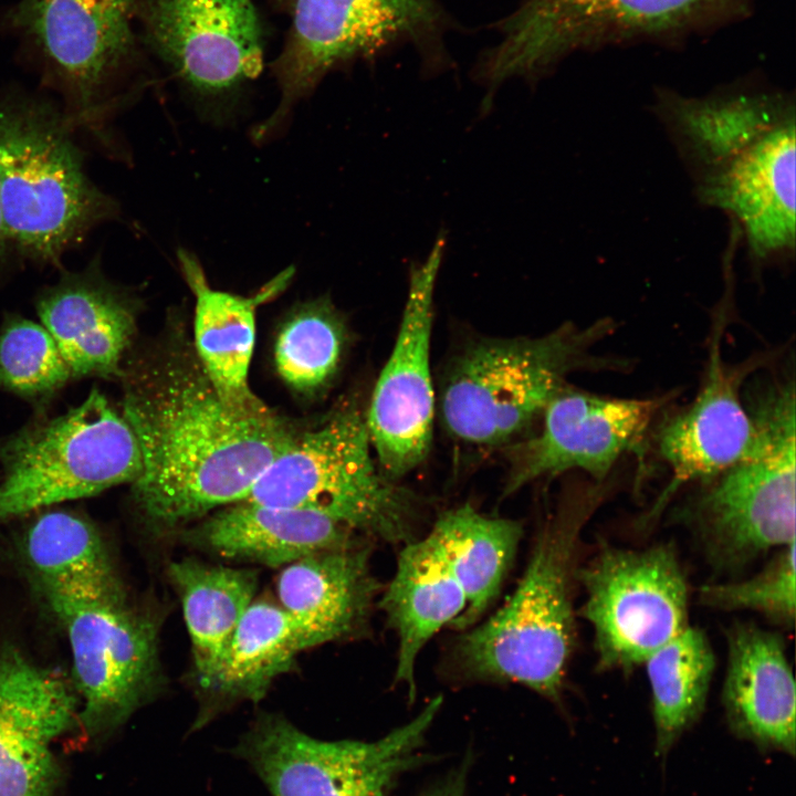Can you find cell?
I'll use <instances>...</instances> for the list:
<instances>
[{"label":"cell","mask_w":796,"mask_h":796,"mask_svg":"<svg viewBox=\"0 0 796 796\" xmlns=\"http://www.w3.org/2000/svg\"><path fill=\"white\" fill-rule=\"evenodd\" d=\"M119 378L122 415L142 460L133 500L156 527L244 501L294 436L275 413L247 417L231 409L186 345L130 357Z\"/></svg>","instance_id":"1"},{"label":"cell","mask_w":796,"mask_h":796,"mask_svg":"<svg viewBox=\"0 0 796 796\" xmlns=\"http://www.w3.org/2000/svg\"><path fill=\"white\" fill-rule=\"evenodd\" d=\"M611 489L610 478L565 489L541 524L512 596L455 645L454 662L464 677L517 682L561 701L576 637L572 582L579 538Z\"/></svg>","instance_id":"2"},{"label":"cell","mask_w":796,"mask_h":796,"mask_svg":"<svg viewBox=\"0 0 796 796\" xmlns=\"http://www.w3.org/2000/svg\"><path fill=\"white\" fill-rule=\"evenodd\" d=\"M76 126L51 100L0 91V201L13 252L40 265L61 259L118 205L88 177Z\"/></svg>","instance_id":"3"},{"label":"cell","mask_w":796,"mask_h":796,"mask_svg":"<svg viewBox=\"0 0 796 796\" xmlns=\"http://www.w3.org/2000/svg\"><path fill=\"white\" fill-rule=\"evenodd\" d=\"M616 328L612 318H600L584 327L564 323L538 337L471 342L453 357L441 381L444 429L475 448L509 447L541 419L569 374L628 370V360L593 352Z\"/></svg>","instance_id":"4"},{"label":"cell","mask_w":796,"mask_h":796,"mask_svg":"<svg viewBox=\"0 0 796 796\" xmlns=\"http://www.w3.org/2000/svg\"><path fill=\"white\" fill-rule=\"evenodd\" d=\"M744 400L757 427L753 451L696 484L673 514L719 573L741 570L796 540L794 373L756 379Z\"/></svg>","instance_id":"5"},{"label":"cell","mask_w":796,"mask_h":796,"mask_svg":"<svg viewBox=\"0 0 796 796\" xmlns=\"http://www.w3.org/2000/svg\"><path fill=\"white\" fill-rule=\"evenodd\" d=\"M366 419L355 407L294 433L244 501L328 516L389 543L413 540L418 503L387 479L371 455Z\"/></svg>","instance_id":"6"},{"label":"cell","mask_w":796,"mask_h":796,"mask_svg":"<svg viewBox=\"0 0 796 796\" xmlns=\"http://www.w3.org/2000/svg\"><path fill=\"white\" fill-rule=\"evenodd\" d=\"M140 468L130 427L94 387L78 406L0 440V524L132 484Z\"/></svg>","instance_id":"7"},{"label":"cell","mask_w":796,"mask_h":796,"mask_svg":"<svg viewBox=\"0 0 796 796\" xmlns=\"http://www.w3.org/2000/svg\"><path fill=\"white\" fill-rule=\"evenodd\" d=\"M752 0H522L481 75L495 85L533 77L578 50L672 41L751 14Z\"/></svg>","instance_id":"8"},{"label":"cell","mask_w":796,"mask_h":796,"mask_svg":"<svg viewBox=\"0 0 796 796\" xmlns=\"http://www.w3.org/2000/svg\"><path fill=\"white\" fill-rule=\"evenodd\" d=\"M33 585L69 640L78 724L92 737L114 732L159 690L156 620L126 593Z\"/></svg>","instance_id":"9"},{"label":"cell","mask_w":796,"mask_h":796,"mask_svg":"<svg viewBox=\"0 0 796 796\" xmlns=\"http://www.w3.org/2000/svg\"><path fill=\"white\" fill-rule=\"evenodd\" d=\"M433 699L413 720L374 742L323 741L283 716L263 714L233 753L272 796H388L422 762L421 747L440 706Z\"/></svg>","instance_id":"10"},{"label":"cell","mask_w":796,"mask_h":796,"mask_svg":"<svg viewBox=\"0 0 796 796\" xmlns=\"http://www.w3.org/2000/svg\"><path fill=\"white\" fill-rule=\"evenodd\" d=\"M576 579L586 593L578 615L593 627L601 672L633 670L690 626L688 584L672 543L601 544Z\"/></svg>","instance_id":"11"},{"label":"cell","mask_w":796,"mask_h":796,"mask_svg":"<svg viewBox=\"0 0 796 796\" xmlns=\"http://www.w3.org/2000/svg\"><path fill=\"white\" fill-rule=\"evenodd\" d=\"M734 292L732 286H725L714 310L700 390L689 406L667 417L653 432L656 450L671 475L637 520L639 530L653 526L682 488L709 481L747 457L755 447L757 427L744 405L743 384L773 355H753L736 364L723 359L722 336Z\"/></svg>","instance_id":"12"},{"label":"cell","mask_w":796,"mask_h":796,"mask_svg":"<svg viewBox=\"0 0 796 796\" xmlns=\"http://www.w3.org/2000/svg\"><path fill=\"white\" fill-rule=\"evenodd\" d=\"M136 0H21L11 24L40 52L76 127L98 128L109 85L133 49Z\"/></svg>","instance_id":"13"},{"label":"cell","mask_w":796,"mask_h":796,"mask_svg":"<svg viewBox=\"0 0 796 796\" xmlns=\"http://www.w3.org/2000/svg\"><path fill=\"white\" fill-rule=\"evenodd\" d=\"M671 398L604 397L566 385L546 406L538 432L507 447L504 494L570 470L603 482L628 453L641 468L651 426Z\"/></svg>","instance_id":"14"},{"label":"cell","mask_w":796,"mask_h":796,"mask_svg":"<svg viewBox=\"0 0 796 796\" xmlns=\"http://www.w3.org/2000/svg\"><path fill=\"white\" fill-rule=\"evenodd\" d=\"M446 241L441 232L426 261L410 268L396 342L365 417L380 471L391 481L422 463L431 448L436 408L430 367L433 294Z\"/></svg>","instance_id":"15"},{"label":"cell","mask_w":796,"mask_h":796,"mask_svg":"<svg viewBox=\"0 0 796 796\" xmlns=\"http://www.w3.org/2000/svg\"><path fill=\"white\" fill-rule=\"evenodd\" d=\"M438 20L432 0H294L292 33L275 67L281 102L255 137L263 139L276 129L291 106L335 64L423 34Z\"/></svg>","instance_id":"16"},{"label":"cell","mask_w":796,"mask_h":796,"mask_svg":"<svg viewBox=\"0 0 796 796\" xmlns=\"http://www.w3.org/2000/svg\"><path fill=\"white\" fill-rule=\"evenodd\" d=\"M144 19L153 46L203 98L227 96L262 70L251 0H146Z\"/></svg>","instance_id":"17"},{"label":"cell","mask_w":796,"mask_h":796,"mask_svg":"<svg viewBox=\"0 0 796 796\" xmlns=\"http://www.w3.org/2000/svg\"><path fill=\"white\" fill-rule=\"evenodd\" d=\"M72 682L13 646L0 648V796H55L53 743L78 723Z\"/></svg>","instance_id":"18"},{"label":"cell","mask_w":796,"mask_h":796,"mask_svg":"<svg viewBox=\"0 0 796 796\" xmlns=\"http://www.w3.org/2000/svg\"><path fill=\"white\" fill-rule=\"evenodd\" d=\"M795 117L718 172L695 182L700 203L727 213L741 230L751 266H786L795 256Z\"/></svg>","instance_id":"19"},{"label":"cell","mask_w":796,"mask_h":796,"mask_svg":"<svg viewBox=\"0 0 796 796\" xmlns=\"http://www.w3.org/2000/svg\"><path fill=\"white\" fill-rule=\"evenodd\" d=\"M653 111L698 182L795 117V100L792 93L745 82L700 97L658 88Z\"/></svg>","instance_id":"20"},{"label":"cell","mask_w":796,"mask_h":796,"mask_svg":"<svg viewBox=\"0 0 796 796\" xmlns=\"http://www.w3.org/2000/svg\"><path fill=\"white\" fill-rule=\"evenodd\" d=\"M35 307L72 379L121 377L136 332L138 300L104 275L97 258L43 287Z\"/></svg>","instance_id":"21"},{"label":"cell","mask_w":796,"mask_h":796,"mask_svg":"<svg viewBox=\"0 0 796 796\" xmlns=\"http://www.w3.org/2000/svg\"><path fill=\"white\" fill-rule=\"evenodd\" d=\"M722 705L730 732L763 754L795 756L796 685L783 637L752 622L725 630Z\"/></svg>","instance_id":"22"},{"label":"cell","mask_w":796,"mask_h":796,"mask_svg":"<svg viewBox=\"0 0 796 796\" xmlns=\"http://www.w3.org/2000/svg\"><path fill=\"white\" fill-rule=\"evenodd\" d=\"M177 258L196 300L193 350L208 378L235 412L247 417L273 415L249 386L255 313L261 303L284 290L293 276V269L287 268L258 294L248 297L212 289L192 252L179 249Z\"/></svg>","instance_id":"23"},{"label":"cell","mask_w":796,"mask_h":796,"mask_svg":"<svg viewBox=\"0 0 796 796\" xmlns=\"http://www.w3.org/2000/svg\"><path fill=\"white\" fill-rule=\"evenodd\" d=\"M363 544L329 549L284 566L276 590L280 606L301 629L307 648L354 637L369 618L381 586Z\"/></svg>","instance_id":"24"},{"label":"cell","mask_w":796,"mask_h":796,"mask_svg":"<svg viewBox=\"0 0 796 796\" xmlns=\"http://www.w3.org/2000/svg\"><path fill=\"white\" fill-rule=\"evenodd\" d=\"M354 534L318 513L241 501L209 516L189 541L224 558L280 567L354 545Z\"/></svg>","instance_id":"25"},{"label":"cell","mask_w":796,"mask_h":796,"mask_svg":"<svg viewBox=\"0 0 796 796\" xmlns=\"http://www.w3.org/2000/svg\"><path fill=\"white\" fill-rule=\"evenodd\" d=\"M379 607L398 636L395 682L407 685L413 699L421 649L443 626L454 627L467 608L461 586L428 535L406 543Z\"/></svg>","instance_id":"26"},{"label":"cell","mask_w":796,"mask_h":796,"mask_svg":"<svg viewBox=\"0 0 796 796\" xmlns=\"http://www.w3.org/2000/svg\"><path fill=\"white\" fill-rule=\"evenodd\" d=\"M168 576L181 601L190 636L197 682L209 692L238 625L254 601V570L175 561Z\"/></svg>","instance_id":"27"},{"label":"cell","mask_w":796,"mask_h":796,"mask_svg":"<svg viewBox=\"0 0 796 796\" xmlns=\"http://www.w3.org/2000/svg\"><path fill=\"white\" fill-rule=\"evenodd\" d=\"M522 525L464 504L440 514L428 536L461 586L467 608L454 627L472 626L498 597L522 537Z\"/></svg>","instance_id":"28"},{"label":"cell","mask_w":796,"mask_h":796,"mask_svg":"<svg viewBox=\"0 0 796 796\" xmlns=\"http://www.w3.org/2000/svg\"><path fill=\"white\" fill-rule=\"evenodd\" d=\"M21 553L32 583L116 595L125 586L96 525L71 510H49L25 530Z\"/></svg>","instance_id":"29"},{"label":"cell","mask_w":796,"mask_h":796,"mask_svg":"<svg viewBox=\"0 0 796 796\" xmlns=\"http://www.w3.org/2000/svg\"><path fill=\"white\" fill-rule=\"evenodd\" d=\"M643 664L651 691L654 755L664 761L705 710L715 656L703 630L690 625Z\"/></svg>","instance_id":"30"},{"label":"cell","mask_w":796,"mask_h":796,"mask_svg":"<svg viewBox=\"0 0 796 796\" xmlns=\"http://www.w3.org/2000/svg\"><path fill=\"white\" fill-rule=\"evenodd\" d=\"M305 649L301 629L279 604L253 601L235 629L208 693L216 703L258 702Z\"/></svg>","instance_id":"31"},{"label":"cell","mask_w":796,"mask_h":796,"mask_svg":"<svg viewBox=\"0 0 796 796\" xmlns=\"http://www.w3.org/2000/svg\"><path fill=\"white\" fill-rule=\"evenodd\" d=\"M72 379L54 339L41 324L8 314L0 324V390L40 413Z\"/></svg>","instance_id":"32"},{"label":"cell","mask_w":796,"mask_h":796,"mask_svg":"<svg viewBox=\"0 0 796 796\" xmlns=\"http://www.w3.org/2000/svg\"><path fill=\"white\" fill-rule=\"evenodd\" d=\"M344 342L343 322L327 300L303 305L277 335L274 348L276 370L293 389H320L336 373Z\"/></svg>","instance_id":"33"},{"label":"cell","mask_w":796,"mask_h":796,"mask_svg":"<svg viewBox=\"0 0 796 796\" xmlns=\"http://www.w3.org/2000/svg\"><path fill=\"white\" fill-rule=\"evenodd\" d=\"M795 551V542H792L751 577L701 586L699 601L718 610L755 611L777 625L793 627L796 616Z\"/></svg>","instance_id":"34"},{"label":"cell","mask_w":796,"mask_h":796,"mask_svg":"<svg viewBox=\"0 0 796 796\" xmlns=\"http://www.w3.org/2000/svg\"><path fill=\"white\" fill-rule=\"evenodd\" d=\"M467 773L468 767L464 764L461 768L430 788L423 796H465Z\"/></svg>","instance_id":"35"},{"label":"cell","mask_w":796,"mask_h":796,"mask_svg":"<svg viewBox=\"0 0 796 796\" xmlns=\"http://www.w3.org/2000/svg\"><path fill=\"white\" fill-rule=\"evenodd\" d=\"M12 253L13 250L4 226L0 201V272L4 268V265H7Z\"/></svg>","instance_id":"36"}]
</instances>
